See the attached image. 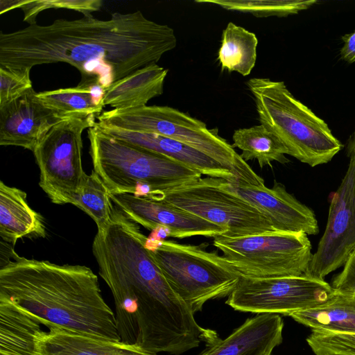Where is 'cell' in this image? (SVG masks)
I'll return each instance as SVG.
<instances>
[{
	"instance_id": "33",
	"label": "cell",
	"mask_w": 355,
	"mask_h": 355,
	"mask_svg": "<svg viewBox=\"0 0 355 355\" xmlns=\"http://www.w3.org/2000/svg\"><path fill=\"white\" fill-rule=\"evenodd\" d=\"M347 153L349 157L355 154V131L349 137L347 144Z\"/></svg>"
},
{
	"instance_id": "13",
	"label": "cell",
	"mask_w": 355,
	"mask_h": 355,
	"mask_svg": "<svg viewBox=\"0 0 355 355\" xmlns=\"http://www.w3.org/2000/svg\"><path fill=\"white\" fill-rule=\"evenodd\" d=\"M110 197L127 218L151 231L162 228L169 236L178 239L227 234L225 228L162 200L130 193H110Z\"/></svg>"
},
{
	"instance_id": "7",
	"label": "cell",
	"mask_w": 355,
	"mask_h": 355,
	"mask_svg": "<svg viewBox=\"0 0 355 355\" xmlns=\"http://www.w3.org/2000/svg\"><path fill=\"white\" fill-rule=\"evenodd\" d=\"M207 243L182 244L148 238L146 246L164 276L193 313L210 300L228 297L240 275Z\"/></svg>"
},
{
	"instance_id": "1",
	"label": "cell",
	"mask_w": 355,
	"mask_h": 355,
	"mask_svg": "<svg viewBox=\"0 0 355 355\" xmlns=\"http://www.w3.org/2000/svg\"><path fill=\"white\" fill-rule=\"evenodd\" d=\"M138 224L113 205L108 225L98 230L92 252L98 272L114 301L122 342L157 354L180 355L199 346L209 334L172 288Z\"/></svg>"
},
{
	"instance_id": "5",
	"label": "cell",
	"mask_w": 355,
	"mask_h": 355,
	"mask_svg": "<svg viewBox=\"0 0 355 355\" xmlns=\"http://www.w3.org/2000/svg\"><path fill=\"white\" fill-rule=\"evenodd\" d=\"M258 119L289 155L314 167L330 162L343 145L327 123L297 100L283 81L252 78L246 83Z\"/></svg>"
},
{
	"instance_id": "15",
	"label": "cell",
	"mask_w": 355,
	"mask_h": 355,
	"mask_svg": "<svg viewBox=\"0 0 355 355\" xmlns=\"http://www.w3.org/2000/svg\"><path fill=\"white\" fill-rule=\"evenodd\" d=\"M73 116L46 106L32 87L19 98L0 106V145L33 151L53 125Z\"/></svg>"
},
{
	"instance_id": "8",
	"label": "cell",
	"mask_w": 355,
	"mask_h": 355,
	"mask_svg": "<svg viewBox=\"0 0 355 355\" xmlns=\"http://www.w3.org/2000/svg\"><path fill=\"white\" fill-rule=\"evenodd\" d=\"M214 245L240 276L270 278L305 275L312 255L304 233L271 231L214 238Z\"/></svg>"
},
{
	"instance_id": "22",
	"label": "cell",
	"mask_w": 355,
	"mask_h": 355,
	"mask_svg": "<svg viewBox=\"0 0 355 355\" xmlns=\"http://www.w3.org/2000/svg\"><path fill=\"white\" fill-rule=\"evenodd\" d=\"M105 90L96 79L81 80L73 87L37 92V97L46 106L63 114L98 116L105 107Z\"/></svg>"
},
{
	"instance_id": "24",
	"label": "cell",
	"mask_w": 355,
	"mask_h": 355,
	"mask_svg": "<svg viewBox=\"0 0 355 355\" xmlns=\"http://www.w3.org/2000/svg\"><path fill=\"white\" fill-rule=\"evenodd\" d=\"M258 39L254 33L229 22L223 31L218 60L223 70L246 76L257 60Z\"/></svg>"
},
{
	"instance_id": "18",
	"label": "cell",
	"mask_w": 355,
	"mask_h": 355,
	"mask_svg": "<svg viewBox=\"0 0 355 355\" xmlns=\"http://www.w3.org/2000/svg\"><path fill=\"white\" fill-rule=\"evenodd\" d=\"M35 337L33 355H157L135 345L58 327H49Z\"/></svg>"
},
{
	"instance_id": "3",
	"label": "cell",
	"mask_w": 355,
	"mask_h": 355,
	"mask_svg": "<svg viewBox=\"0 0 355 355\" xmlns=\"http://www.w3.org/2000/svg\"><path fill=\"white\" fill-rule=\"evenodd\" d=\"M0 298L44 327L121 340L115 314L88 267L15 254L0 268Z\"/></svg>"
},
{
	"instance_id": "32",
	"label": "cell",
	"mask_w": 355,
	"mask_h": 355,
	"mask_svg": "<svg viewBox=\"0 0 355 355\" xmlns=\"http://www.w3.org/2000/svg\"><path fill=\"white\" fill-rule=\"evenodd\" d=\"M343 45L340 51V58L352 64L355 62V31L341 37Z\"/></svg>"
},
{
	"instance_id": "17",
	"label": "cell",
	"mask_w": 355,
	"mask_h": 355,
	"mask_svg": "<svg viewBox=\"0 0 355 355\" xmlns=\"http://www.w3.org/2000/svg\"><path fill=\"white\" fill-rule=\"evenodd\" d=\"M98 126L119 140L168 157L207 177L225 179L230 182L239 181L235 173L227 168L205 154L171 138L155 133Z\"/></svg>"
},
{
	"instance_id": "10",
	"label": "cell",
	"mask_w": 355,
	"mask_h": 355,
	"mask_svg": "<svg viewBox=\"0 0 355 355\" xmlns=\"http://www.w3.org/2000/svg\"><path fill=\"white\" fill-rule=\"evenodd\" d=\"M225 179L212 177L160 191L148 197L164 200L227 230L237 237L275 231L270 221L248 201L230 191Z\"/></svg>"
},
{
	"instance_id": "14",
	"label": "cell",
	"mask_w": 355,
	"mask_h": 355,
	"mask_svg": "<svg viewBox=\"0 0 355 355\" xmlns=\"http://www.w3.org/2000/svg\"><path fill=\"white\" fill-rule=\"evenodd\" d=\"M225 187L257 208L271 223L275 231L304 233L319 232L318 220L313 210L288 193L280 182L271 188L264 183L253 184L241 181L225 180Z\"/></svg>"
},
{
	"instance_id": "31",
	"label": "cell",
	"mask_w": 355,
	"mask_h": 355,
	"mask_svg": "<svg viewBox=\"0 0 355 355\" xmlns=\"http://www.w3.org/2000/svg\"><path fill=\"white\" fill-rule=\"evenodd\" d=\"M343 270L332 280L331 286L341 294H355V249L344 264Z\"/></svg>"
},
{
	"instance_id": "6",
	"label": "cell",
	"mask_w": 355,
	"mask_h": 355,
	"mask_svg": "<svg viewBox=\"0 0 355 355\" xmlns=\"http://www.w3.org/2000/svg\"><path fill=\"white\" fill-rule=\"evenodd\" d=\"M101 127L155 133L186 144L214 159L237 176L239 181L264 183L225 139L218 128L209 129L202 121L178 109L161 105L112 109L96 117Z\"/></svg>"
},
{
	"instance_id": "4",
	"label": "cell",
	"mask_w": 355,
	"mask_h": 355,
	"mask_svg": "<svg viewBox=\"0 0 355 355\" xmlns=\"http://www.w3.org/2000/svg\"><path fill=\"white\" fill-rule=\"evenodd\" d=\"M87 135L93 171L110 193L150 197L202 178L200 173L176 161L107 134L96 122Z\"/></svg>"
},
{
	"instance_id": "9",
	"label": "cell",
	"mask_w": 355,
	"mask_h": 355,
	"mask_svg": "<svg viewBox=\"0 0 355 355\" xmlns=\"http://www.w3.org/2000/svg\"><path fill=\"white\" fill-rule=\"evenodd\" d=\"M97 116L78 114L53 125L33 153L40 169L39 185L53 203L73 205L87 176L82 164V134Z\"/></svg>"
},
{
	"instance_id": "27",
	"label": "cell",
	"mask_w": 355,
	"mask_h": 355,
	"mask_svg": "<svg viewBox=\"0 0 355 355\" xmlns=\"http://www.w3.org/2000/svg\"><path fill=\"white\" fill-rule=\"evenodd\" d=\"M73 205L89 215L96 224L98 230L105 227L112 219L113 204L109 191L94 171L90 175H87Z\"/></svg>"
},
{
	"instance_id": "29",
	"label": "cell",
	"mask_w": 355,
	"mask_h": 355,
	"mask_svg": "<svg viewBox=\"0 0 355 355\" xmlns=\"http://www.w3.org/2000/svg\"><path fill=\"white\" fill-rule=\"evenodd\" d=\"M29 69L0 67V106L8 103L33 87Z\"/></svg>"
},
{
	"instance_id": "30",
	"label": "cell",
	"mask_w": 355,
	"mask_h": 355,
	"mask_svg": "<svg viewBox=\"0 0 355 355\" xmlns=\"http://www.w3.org/2000/svg\"><path fill=\"white\" fill-rule=\"evenodd\" d=\"M306 342L312 350L324 349L355 355V334L312 331Z\"/></svg>"
},
{
	"instance_id": "19",
	"label": "cell",
	"mask_w": 355,
	"mask_h": 355,
	"mask_svg": "<svg viewBox=\"0 0 355 355\" xmlns=\"http://www.w3.org/2000/svg\"><path fill=\"white\" fill-rule=\"evenodd\" d=\"M168 69L153 63L140 68L105 89L103 104L113 109L146 105L162 95Z\"/></svg>"
},
{
	"instance_id": "28",
	"label": "cell",
	"mask_w": 355,
	"mask_h": 355,
	"mask_svg": "<svg viewBox=\"0 0 355 355\" xmlns=\"http://www.w3.org/2000/svg\"><path fill=\"white\" fill-rule=\"evenodd\" d=\"M102 4L101 0H24L20 9L24 13V21L32 25L36 24L35 19L38 14L47 9H70L87 16L98 11Z\"/></svg>"
},
{
	"instance_id": "21",
	"label": "cell",
	"mask_w": 355,
	"mask_h": 355,
	"mask_svg": "<svg viewBox=\"0 0 355 355\" xmlns=\"http://www.w3.org/2000/svg\"><path fill=\"white\" fill-rule=\"evenodd\" d=\"M42 325L12 302L0 298V355H33Z\"/></svg>"
},
{
	"instance_id": "20",
	"label": "cell",
	"mask_w": 355,
	"mask_h": 355,
	"mask_svg": "<svg viewBox=\"0 0 355 355\" xmlns=\"http://www.w3.org/2000/svg\"><path fill=\"white\" fill-rule=\"evenodd\" d=\"M42 216L33 209L22 190L0 183V236L13 246L24 237H45Z\"/></svg>"
},
{
	"instance_id": "11",
	"label": "cell",
	"mask_w": 355,
	"mask_h": 355,
	"mask_svg": "<svg viewBox=\"0 0 355 355\" xmlns=\"http://www.w3.org/2000/svg\"><path fill=\"white\" fill-rule=\"evenodd\" d=\"M338 292L324 279L306 275L270 278L240 276L225 303L234 309L257 314H290L322 306Z\"/></svg>"
},
{
	"instance_id": "35",
	"label": "cell",
	"mask_w": 355,
	"mask_h": 355,
	"mask_svg": "<svg viewBox=\"0 0 355 355\" xmlns=\"http://www.w3.org/2000/svg\"></svg>"
},
{
	"instance_id": "26",
	"label": "cell",
	"mask_w": 355,
	"mask_h": 355,
	"mask_svg": "<svg viewBox=\"0 0 355 355\" xmlns=\"http://www.w3.org/2000/svg\"><path fill=\"white\" fill-rule=\"evenodd\" d=\"M196 3L216 4L232 11L257 17H286L306 10L318 3L315 0H196Z\"/></svg>"
},
{
	"instance_id": "34",
	"label": "cell",
	"mask_w": 355,
	"mask_h": 355,
	"mask_svg": "<svg viewBox=\"0 0 355 355\" xmlns=\"http://www.w3.org/2000/svg\"><path fill=\"white\" fill-rule=\"evenodd\" d=\"M313 352L315 355H349L345 353L331 351L324 349H313Z\"/></svg>"
},
{
	"instance_id": "16",
	"label": "cell",
	"mask_w": 355,
	"mask_h": 355,
	"mask_svg": "<svg viewBox=\"0 0 355 355\" xmlns=\"http://www.w3.org/2000/svg\"><path fill=\"white\" fill-rule=\"evenodd\" d=\"M283 327V320L278 314H257L226 338H218L207 344L198 355H271L282 342Z\"/></svg>"
},
{
	"instance_id": "12",
	"label": "cell",
	"mask_w": 355,
	"mask_h": 355,
	"mask_svg": "<svg viewBox=\"0 0 355 355\" xmlns=\"http://www.w3.org/2000/svg\"><path fill=\"white\" fill-rule=\"evenodd\" d=\"M355 249V154L331 200L323 236L305 275L320 279L344 266Z\"/></svg>"
},
{
	"instance_id": "2",
	"label": "cell",
	"mask_w": 355,
	"mask_h": 355,
	"mask_svg": "<svg viewBox=\"0 0 355 355\" xmlns=\"http://www.w3.org/2000/svg\"><path fill=\"white\" fill-rule=\"evenodd\" d=\"M174 30L147 19L140 10L114 12L107 20L87 15L59 19L0 33V67L31 69L43 64L66 62L107 88L175 48Z\"/></svg>"
},
{
	"instance_id": "23",
	"label": "cell",
	"mask_w": 355,
	"mask_h": 355,
	"mask_svg": "<svg viewBox=\"0 0 355 355\" xmlns=\"http://www.w3.org/2000/svg\"><path fill=\"white\" fill-rule=\"evenodd\" d=\"M288 316L311 331L355 334V294L338 293L322 306L295 312Z\"/></svg>"
},
{
	"instance_id": "25",
	"label": "cell",
	"mask_w": 355,
	"mask_h": 355,
	"mask_svg": "<svg viewBox=\"0 0 355 355\" xmlns=\"http://www.w3.org/2000/svg\"><path fill=\"white\" fill-rule=\"evenodd\" d=\"M232 140L233 147L241 150V158L245 162L257 159L260 168L271 166L272 162H289L285 156L288 154L286 146L261 124L235 130Z\"/></svg>"
}]
</instances>
